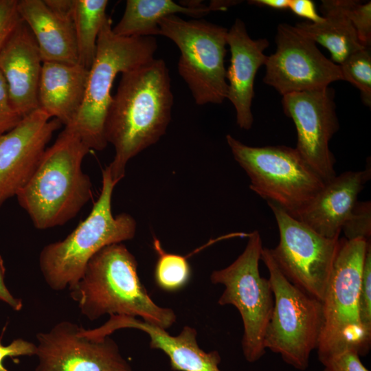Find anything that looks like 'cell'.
Segmentation results:
<instances>
[{"label": "cell", "mask_w": 371, "mask_h": 371, "mask_svg": "<svg viewBox=\"0 0 371 371\" xmlns=\"http://www.w3.org/2000/svg\"><path fill=\"white\" fill-rule=\"evenodd\" d=\"M359 318L367 333L371 334V243L368 242L363 264L359 300Z\"/></svg>", "instance_id": "29"}, {"label": "cell", "mask_w": 371, "mask_h": 371, "mask_svg": "<svg viewBox=\"0 0 371 371\" xmlns=\"http://www.w3.org/2000/svg\"><path fill=\"white\" fill-rule=\"evenodd\" d=\"M340 238L322 305V322L317 346L320 362L346 350L359 355L370 350L371 334L359 318V300L364 256L368 242Z\"/></svg>", "instance_id": "6"}, {"label": "cell", "mask_w": 371, "mask_h": 371, "mask_svg": "<svg viewBox=\"0 0 371 371\" xmlns=\"http://www.w3.org/2000/svg\"><path fill=\"white\" fill-rule=\"evenodd\" d=\"M329 87L282 96L284 113L291 117L297 132L295 149L325 183L337 175L335 158L329 143L339 129L334 101Z\"/></svg>", "instance_id": "13"}, {"label": "cell", "mask_w": 371, "mask_h": 371, "mask_svg": "<svg viewBox=\"0 0 371 371\" xmlns=\"http://www.w3.org/2000/svg\"><path fill=\"white\" fill-rule=\"evenodd\" d=\"M22 118L12 104L8 86L0 71V135L12 129Z\"/></svg>", "instance_id": "30"}, {"label": "cell", "mask_w": 371, "mask_h": 371, "mask_svg": "<svg viewBox=\"0 0 371 371\" xmlns=\"http://www.w3.org/2000/svg\"><path fill=\"white\" fill-rule=\"evenodd\" d=\"M112 28L111 19L107 16L98 35L83 103L72 123L65 126L76 133L90 150L98 151L108 144L104 122L115 77L153 59L158 47L155 37L120 36Z\"/></svg>", "instance_id": "5"}, {"label": "cell", "mask_w": 371, "mask_h": 371, "mask_svg": "<svg viewBox=\"0 0 371 371\" xmlns=\"http://www.w3.org/2000/svg\"><path fill=\"white\" fill-rule=\"evenodd\" d=\"M17 10L36 39L43 62L78 63L72 19L54 13L43 0H19Z\"/></svg>", "instance_id": "21"}, {"label": "cell", "mask_w": 371, "mask_h": 371, "mask_svg": "<svg viewBox=\"0 0 371 371\" xmlns=\"http://www.w3.org/2000/svg\"><path fill=\"white\" fill-rule=\"evenodd\" d=\"M125 328L146 333L150 337V348L164 352L168 357L173 370L220 371L218 352L202 350L197 343L196 329L188 326H184L178 335L172 336L166 330L135 317L114 315L102 326L91 329L89 333L93 337L103 338Z\"/></svg>", "instance_id": "17"}, {"label": "cell", "mask_w": 371, "mask_h": 371, "mask_svg": "<svg viewBox=\"0 0 371 371\" xmlns=\"http://www.w3.org/2000/svg\"><path fill=\"white\" fill-rule=\"evenodd\" d=\"M153 246L157 254L154 271L157 285L168 292L182 289L191 278V268L188 261L183 256L166 252L156 238H154Z\"/></svg>", "instance_id": "25"}, {"label": "cell", "mask_w": 371, "mask_h": 371, "mask_svg": "<svg viewBox=\"0 0 371 371\" xmlns=\"http://www.w3.org/2000/svg\"><path fill=\"white\" fill-rule=\"evenodd\" d=\"M71 297L89 320L109 314L140 317L165 330L176 322L170 308L156 304L142 284L135 256L122 243L104 247L87 262Z\"/></svg>", "instance_id": "2"}, {"label": "cell", "mask_w": 371, "mask_h": 371, "mask_svg": "<svg viewBox=\"0 0 371 371\" xmlns=\"http://www.w3.org/2000/svg\"><path fill=\"white\" fill-rule=\"evenodd\" d=\"M320 8L324 18L322 22H302L294 27L315 43L326 48L331 55V60L339 65L351 54L366 47L334 0L322 1Z\"/></svg>", "instance_id": "22"}, {"label": "cell", "mask_w": 371, "mask_h": 371, "mask_svg": "<svg viewBox=\"0 0 371 371\" xmlns=\"http://www.w3.org/2000/svg\"><path fill=\"white\" fill-rule=\"evenodd\" d=\"M89 69L77 64L43 62L38 90V109L65 126L84 101Z\"/></svg>", "instance_id": "20"}, {"label": "cell", "mask_w": 371, "mask_h": 371, "mask_svg": "<svg viewBox=\"0 0 371 371\" xmlns=\"http://www.w3.org/2000/svg\"><path fill=\"white\" fill-rule=\"evenodd\" d=\"M43 63L34 35L21 21L0 51V71L8 86L12 104L22 117L38 109Z\"/></svg>", "instance_id": "18"}, {"label": "cell", "mask_w": 371, "mask_h": 371, "mask_svg": "<svg viewBox=\"0 0 371 371\" xmlns=\"http://www.w3.org/2000/svg\"><path fill=\"white\" fill-rule=\"evenodd\" d=\"M36 346L32 342L23 339L13 340L4 346L0 341V371H9L3 366V360L7 357L33 356L36 355Z\"/></svg>", "instance_id": "33"}, {"label": "cell", "mask_w": 371, "mask_h": 371, "mask_svg": "<svg viewBox=\"0 0 371 371\" xmlns=\"http://www.w3.org/2000/svg\"><path fill=\"white\" fill-rule=\"evenodd\" d=\"M60 126L58 120L37 109L0 135V207L28 182Z\"/></svg>", "instance_id": "15"}, {"label": "cell", "mask_w": 371, "mask_h": 371, "mask_svg": "<svg viewBox=\"0 0 371 371\" xmlns=\"http://www.w3.org/2000/svg\"><path fill=\"white\" fill-rule=\"evenodd\" d=\"M82 330L63 321L38 333L36 371H131L111 338H91Z\"/></svg>", "instance_id": "14"}, {"label": "cell", "mask_w": 371, "mask_h": 371, "mask_svg": "<svg viewBox=\"0 0 371 371\" xmlns=\"http://www.w3.org/2000/svg\"><path fill=\"white\" fill-rule=\"evenodd\" d=\"M262 248L260 233L255 230L249 235L243 253L231 265L210 276L213 284L225 287L218 304L235 306L241 316L242 349L249 363L265 354L264 339L274 305L271 283L259 271Z\"/></svg>", "instance_id": "10"}, {"label": "cell", "mask_w": 371, "mask_h": 371, "mask_svg": "<svg viewBox=\"0 0 371 371\" xmlns=\"http://www.w3.org/2000/svg\"><path fill=\"white\" fill-rule=\"evenodd\" d=\"M236 1H211L208 7L211 11L225 10L227 8L237 3Z\"/></svg>", "instance_id": "38"}, {"label": "cell", "mask_w": 371, "mask_h": 371, "mask_svg": "<svg viewBox=\"0 0 371 371\" xmlns=\"http://www.w3.org/2000/svg\"><path fill=\"white\" fill-rule=\"evenodd\" d=\"M343 80H346L360 91L362 102L371 105V55L368 47L359 50L339 65Z\"/></svg>", "instance_id": "26"}, {"label": "cell", "mask_w": 371, "mask_h": 371, "mask_svg": "<svg viewBox=\"0 0 371 371\" xmlns=\"http://www.w3.org/2000/svg\"><path fill=\"white\" fill-rule=\"evenodd\" d=\"M159 35L179 48L178 71L198 105L221 104L228 85L225 58L227 29L204 20L186 21L177 14L159 22Z\"/></svg>", "instance_id": "9"}, {"label": "cell", "mask_w": 371, "mask_h": 371, "mask_svg": "<svg viewBox=\"0 0 371 371\" xmlns=\"http://www.w3.org/2000/svg\"><path fill=\"white\" fill-rule=\"evenodd\" d=\"M117 183L107 166L102 170L100 194L87 217L65 238L48 244L41 251L40 270L54 291L74 286L89 260L104 247L134 238L135 218L127 213L115 216L112 214V194Z\"/></svg>", "instance_id": "4"}, {"label": "cell", "mask_w": 371, "mask_h": 371, "mask_svg": "<svg viewBox=\"0 0 371 371\" xmlns=\"http://www.w3.org/2000/svg\"><path fill=\"white\" fill-rule=\"evenodd\" d=\"M227 44L231 53L230 65L226 70L227 99L235 109L238 126L249 130L254 122L251 104L255 77L260 67L265 65L267 56L264 52L269 43L266 38L252 39L244 22L236 19L227 30Z\"/></svg>", "instance_id": "16"}, {"label": "cell", "mask_w": 371, "mask_h": 371, "mask_svg": "<svg viewBox=\"0 0 371 371\" xmlns=\"http://www.w3.org/2000/svg\"><path fill=\"white\" fill-rule=\"evenodd\" d=\"M5 268L3 258L0 255V301L5 303L13 310L19 311L22 308L21 300L15 297L5 284Z\"/></svg>", "instance_id": "35"}, {"label": "cell", "mask_w": 371, "mask_h": 371, "mask_svg": "<svg viewBox=\"0 0 371 371\" xmlns=\"http://www.w3.org/2000/svg\"><path fill=\"white\" fill-rule=\"evenodd\" d=\"M336 5L354 27L361 44H371V2L354 0H334Z\"/></svg>", "instance_id": "27"}, {"label": "cell", "mask_w": 371, "mask_h": 371, "mask_svg": "<svg viewBox=\"0 0 371 371\" xmlns=\"http://www.w3.org/2000/svg\"><path fill=\"white\" fill-rule=\"evenodd\" d=\"M345 238L354 240L363 238L370 240L371 203L369 201L355 204L350 216L342 227Z\"/></svg>", "instance_id": "28"}, {"label": "cell", "mask_w": 371, "mask_h": 371, "mask_svg": "<svg viewBox=\"0 0 371 371\" xmlns=\"http://www.w3.org/2000/svg\"><path fill=\"white\" fill-rule=\"evenodd\" d=\"M370 170L369 167L336 175L294 218L324 237H339L359 194L370 178Z\"/></svg>", "instance_id": "19"}, {"label": "cell", "mask_w": 371, "mask_h": 371, "mask_svg": "<svg viewBox=\"0 0 371 371\" xmlns=\"http://www.w3.org/2000/svg\"><path fill=\"white\" fill-rule=\"evenodd\" d=\"M260 260L269 271L274 305L264 344L295 368L308 367L316 349L322 322V305L317 299L290 282L273 260L269 248L262 249Z\"/></svg>", "instance_id": "8"}, {"label": "cell", "mask_w": 371, "mask_h": 371, "mask_svg": "<svg viewBox=\"0 0 371 371\" xmlns=\"http://www.w3.org/2000/svg\"><path fill=\"white\" fill-rule=\"evenodd\" d=\"M276 218L279 243L269 249L283 276L298 289L322 302L339 247V237H324L267 202Z\"/></svg>", "instance_id": "11"}, {"label": "cell", "mask_w": 371, "mask_h": 371, "mask_svg": "<svg viewBox=\"0 0 371 371\" xmlns=\"http://www.w3.org/2000/svg\"><path fill=\"white\" fill-rule=\"evenodd\" d=\"M48 8L56 14L72 19L74 0H43ZM73 20V19H72Z\"/></svg>", "instance_id": "36"}, {"label": "cell", "mask_w": 371, "mask_h": 371, "mask_svg": "<svg viewBox=\"0 0 371 371\" xmlns=\"http://www.w3.org/2000/svg\"><path fill=\"white\" fill-rule=\"evenodd\" d=\"M289 9L295 14L308 19L311 23H321L324 20L317 10L313 1L311 0H290Z\"/></svg>", "instance_id": "34"}, {"label": "cell", "mask_w": 371, "mask_h": 371, "mask_svg": "<svg viewBox=\"0 0 371 371\" xmlns=\"http://www.w3.org/2000/svg\"><path fill=\"white\" fill-rule=\"evenodd\" d=\"M173 94L165 61L155 58L122 74L104 122V137L115 148L108 166L118 183L130 159L155 144L171 120Z\"/></svg>", "instance_id": "1"}, {"label": "cell", "mask_w": 371, "mask_h": 371, "mask_svg": "<svg viewBox=\"0 0 371 371\" xmlns=\"http://www.w3.org/2000/svg\"><path fill=\"white\" fill-rule=\"evenodd\" d=\"M211 11L208 6L188 8L172 0H127L120 21L112 28L113 33L124 37L159 35V22L177 13L201 18Z\"/></svg>", "instance_id": "23"}, {"label": "cell", "mask_w": 371, "mask_h": 371, "mask_svg": "<svg viewBox=\"0 0 371 371\" xmlns=\"http://www.w3.org/2000/svg\"><path fill=\"white\" fill-rule=\"evenodd\" d=\"M276 50L267 56L263 82L282 96L319 90L343 80L339 65L327 58L316 43L294 26L279 24Z\"/></svg>", "instance_id": "12"}, {"label": "cell", "mask_w": 371, "mask_h": 371, "mask_svg": "<svg viewBox=\"0 0 371 371\" xmlns=\"http://www.w3.org/2000/svg\"><path fill=\"white\" fill-rule=\"evenodd\" d=\"M18 0H0V51L22 21L17 10Z\"/></svg>", "instance_id": "31"}, {"label": "cell", "mask_w": 371, "mask_h": 371, "mask_svg": "<svg viewBox=\"0 0 371 371\" xmlns=\"http://www.w3.org/2000/svg\"><path fill=\"white\" fill-rule=\"evenodd\" d=\"M226 141L234 159L250 179L249 188L293 217L325 184L295 148L250 146L231 135H226Z\"/></svg>", "instance_id": "7"}, {"label": "cell", "mask_w": 371, "mask_h": 371, "mask_svg": "<svg viewBox=\"0 0 371 371\" xmlns=\"http://www.w3.org/2000/svg\"><path fill=\"white\" fill-rule=\"evenodd\" d=\"M107 0H74L73 23L78 64L89 69L95 58L97 41L105 19Z\"/></svg>", "instance_id": "24"}, {"label": "cell", "mask_w": 371, "mask_h": 371, "mask_svg": "<svg viewBox=\"0 0 371 371\" xmlns=\"http://www.w3.org/2000/svg\"><path fill=\"white\" fill-rule=\"evenodd\" d=\"M90 149L65 127L45 150L26 185L16 197L34 227L46 229L75 217L92 196V183L82 169Z\"/></svg>", "instance_id": "3"}, {"label": "cell", "mask_w": 371, "mask_h": 371, "mask_svg": "<svg viewBox=\"0 0 371 371\" xmlns=\"http://www.w3.org/2000/svg\"><path fill=\"white\" fill-rule=\"evenodd\" d=\"M355 350H346L333 355L322 362L324 371H370L362 363Z\"/></svg>", "instance_id": "32"}, {"label": "cell", "mask_w": 371, "mask_h": 371, "mask_svg": "<svg viewBox=\"0 0 371 371\" xmlns=\"http://www.w3.org/2000/svg\"><path fill=\"white\" fill-rule=\"evenodd\" d=\"M290 0H251L249 1V4L265 6L267 8L276 10H286L289 9Z\"/></svg>", "instance_id": "37"}]
</instances>
